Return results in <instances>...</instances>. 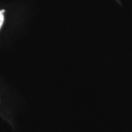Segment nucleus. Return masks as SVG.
<instances>
[{"label": "nucleus", "instance_id": "1", "mask_svg": "<svg viewBox=\"0 0 132 132\" xmlns=\"http://www.w3.org/2000/svg\"><path fill=\"white\" fill-rule=\"evenodd\" d=\"M4 13H5L4 10H0V29H1L2 24H3V22H4V15H3Z\"/></svg>", "mask_w": 132, "mask_h": 132}]
</instances>
